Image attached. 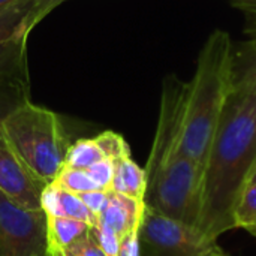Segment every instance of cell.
<instances>
[{"instance_id": "17", "label": "cell", "mask_w": 256, "mask_h": 256, "mask_svg": "<svg viewBox=\"0 0 256 256\" xmlns=\"http://www.w3.org/2000/svg\"><path fill=\"white\" fill-rule=\"evenodd\" d=\"M249 80L256 81V45L246 40L234 46V82Z\"/></svg>"}, {"instance_id": "27", "label": "cell", "mask_w": 256, "mask_h": 256, "mask_svg": "<svg viewBox=\"0 0 256 256\" xmlns=\"http://www.w3.org/2000/svg\"><path fill=\"white\" fill-rule=\"evenodd\" d=\"M16 2H20V0H0V10H3V9H6V8H9V6H12V4L16 3Z\"/></svg>"}, {"instance_id": "7", "label": "cell", "mask_w": 256, "mask_h": 256, "mask_svg": "<svg viewBox=\"0 0 256 256\" xmlns=\"http://www.w3.org/2000/svg\"><path fill=\"white\" fill-rule=\"evenodd\" d=\"M32 9V0H20L0 10V78L27 75L26 45L18 27Z\"/></svg>"}, {"instance_id": "15", "label": "cell", "mask_w": 256, "mask_h": 256, "mask_svg": "<svg viewBox=\"0 0 256 256\" xmlns=\"http://www.w3.org/2000/svg\"><path fill=\"white\" fill-rule=\"evenodd\" d=\"M232 220L236 228L246 230L256 237V184L246 186L236 204Z\"/></svg>"}, {"instance_id": "13", "label": "cell", "mask_w": 256, "mask_h": 256, "mask_svg": "<svg viewBox=\"0 0 256 256\" xmlns=\"http://www.w3.org/2000/svg\"><path fill=\"white\" fill-rule=\"evenodd\" d=\"M28 76H8L0 78V146H6L3 138L4 120L28 98Z\"/></svg>"}, {"instance_id": "3", "label": "cell", "mask_w": 256, "mask_h": 256, "mask_svg": "<svg viewBox=\"0 0 256 256\" xmlns=\"http://www.w3.org/2000/svg\"><path fill=\"white\" fill-rule=\"evenodd\" d=\"M234 88V42L228 32L213 30L196 60L182 126V153L204 168L219 118Z\"/></svg>"}, {"instance_id": "11", "label": "cell", "mask_w": 256, "mask_h": 256, "mask_svg": "<svg viewBox=\"0 0 256 256\" xmlns=\"http://www.w3.org/2000/svg\"><path fill=\"white\" fill-rule=\"evenodd\" d=\"M110 190L144 201L147 190L146 170L141 168L132 156H124L114 160V176Z\"/></svg>"}, {"instance_id": "22", "label": "cell", "mask_w": 256, "mask_h": 256, "mask_svg": "<svg viewBox=\"0 0 256 256\" xmlns=\"http://www.w3.org/2000/svg\"><path fill=\"white\" fill-rule=\"evenodd\" d=\"M72 254H75V256H108L96 243V240L92 237L90 230L86 236H82L80 240H76L70 249Z\"/></svg>"}, {"instance_id": "8", "label": "cell", "mask_w": 256, "mask_h": 256, "mask_svg": "<svg viewBox=\"0 0 256 256\" xmlns=\"http://www.w3.org/2000/svg\"><path fill=\"white\" fill-rule=\"evenodd\" d=\"M42 184L8 146H0V192L28 210L40 208Z\"/></svg>"}, {"instance_id": "18", "label": "cell", "mask_w": 256, "mask_h": 256, "mask_svg": "<svg viewBox=\"0 0 256 256\" xmlns=\"http://www.w3.org/2000/svg\"><path fill=\"white\" fill-rule=\"evenodd\" d=\"M63 2L66 0H32V9L18 27V38L27 42L30 32Z\"/></svg>"}, {"instance_id": "6", "label": "cell", "mask_w": 256, "mask_h": 256, "mask_svg": "<svg viewBox=\"0 0 256 256\" xmlns=\"http://www.w3.org/2000/svg\"><path fill=\"white\" fill-rule=\"evenodd\" d=\"M0 256H48L45 212L20 207L2 192Z\"/></svg>"}, {"instance_id": "14", "label": "cell", "mask_w": 256, "mask_h": 256, "mask_svg": "<svg viewBox=\"0 0 256 256\" xmlns=\"http://www.w3.org/2000/svg\"><path fill=\"white\" fill-rule=\"evenodd\" d=\"M102 159H105V154L99 147L96 138H81L69 146L63 165L78 170H87Z\"/></svg>"}, {"instance_id": "28", "label": "cell", "mask_w": 256, "mask_h": 256, "mask_svg": "<svg viewBox=\"0 0 256 256\" xmlns=\"http://www.w3.org/2000/svg\"><path fill=\"white\" fill-rule=\"evenodd\" d=\"M250 184H256V162L255 165H254L252 172H250V177H249V180H248V186H250Z\"/></svg>"}, {"instance_id": "19", "label": "cell", "mask_w": 256, "mask_h": 256, "mask_svg": "<svg viewBox=\"0 0 256 256\" xmlns=\"http://www.w3.org/2000/svg\"><path fill=\"white\" fill-rule=\"evenodd\" d=\"M94 138H96L99 147L102 148L105 158H108L111 160H117L120 158L130 156V148L120 134H116L112 130H105Z\"/></svg>"}, {"instance_id": "4", "label": "cell", "mask_w": 256, "mask_h": 256, "mask_svg": "<svg viewBox=\"0 0 256 256\" xmlns=\"http://www.w3.org/2000/svg\"><path fill=\"white\" fill-rule=\"evenodd\" d=\"M3 138L42 184L54 182L70 146L60 116L30 99L4 120Z\"/></svg>"}, {"instance_id": "21", "label": "cell", "mask_w": 256, "mask_h": 256, "mask_svg": "<svg viewBox=\"0 0 256 256\" xmlns=\"http://www.w3.org/2000/svg\"><path fill=\"white\" fill-rule=\"evenodd\" d=\"M87 171L102 190H110L114 176V160L105 158L98 164L92 165L90 168H87Z\"/></svg>"}, {"instance_id": "29", "label": "cell", "mask_w": 256, "mask_h": 256, "mask_svg": "<svg viewBox=\"0 0 256 256\" xmlns=\"http://www.w3.org/2000/svg\"><path fill=\"white\" fill-rule=\"evenodd\" d=\"M248 40L254 42V44L256 45V32L255 33H248Z\"/></svg>"}, {"instance_id": "12", "label": "cell", "mask_w": 256, "mask_h": 256, "mask_svg": "<svg viewBox=\"0 0 256 256\" xmlns=\"http://www.w3.org/2000/svg\"><path fill=\"white\" fill-rule=\"evenodd\" d=\"M90 225L72 218H54L46 216V244L48 254L54 250H66L86 236Z\"/></svg>"}, {"instance_id": "1", "label": "cell", "mask_w": 256, "mask_h": 256, "mask_svg": "<svg viewBox=\"0 0 256 256\" xmlns=\"http://www.w3.org/2000/svg\"><path fill=\"white\" fill-rule=\"evenodd\" d=\"M256 162V81H236L204 165L196 228L218 240L234 230L232 213Z\"/></svg>"}, {"instance_id": "9", "label": "cell", "mask_w": 256, "mask_h": 256, "mask_svg": "<svg viewBox=\"0 0 256 256\" xmlns=\"http://www.w3.org/2000/svg\"><path fill=\"white\" fill-rule=\"evenodd\" d=\"M146 212V202L108 190L106 202L99 214V220L111 226L120 237L140 230Z\"/></svg>"}, {"instance_id": "24", "label": "cell", "mask_w": 256, "mask_h": 256, "mask_svg": "<svg viewBox=\"0 0 256 256\" xmlns=\"http://www.w3.org/2000/svg\"><path fill=\"white\" fill-rule=\"evenodd\" d=\"M78 195L82 200V202L87 206V208L99 218V214L106 202L108 190H90V192H84V194H78Z\"/></svg>"}, {"instance_id": "20", "label": "cell", "mask_w": 256, "mask_h": 256, "mask_svg": "<svg viewBox=\"0 0 256 256\" xmlns=\"http://www.w3.org/2000/svg\"><path fill=\"white\" fill-rule=\"evenodd\" d=\"M90 234L92 237L96 240V243L99 244V248L106 254L108 256H117L118 255V248H120V236L108 225H105L104 222H100L98 219V222L90 226Z\"/></svg>"}, {"instance_id": "26", "label": "cell", "mask_w": 256, "mask_h": 256, "mask_svg": "<svg viewBox=\"0 0 256 256\" xmlns=\"http://www.w3.org/2000/svg\"><path fill=\"white\" fill-rule=\"evenodd\" d=\"M48 256H75V254H72L69 249H66V250H54V252H50Z\"/></svg>"}, {"instance_id": "2", "label": "cell", "mask_w": 256, "mask_h": 256, "mask_svg": "<svg viewBox=\"0 0 256 256\" xmlns=\"http://www.w3.org/2000/svg\"><path fill=\"white\" fill-rule=\"evenodd\" d=\"M189 82L171 74L162 84L154 141L146 170V206L196 226L201 212L204 168L180 150Z\"/></svg>"}, {"instance_id": "23", "label": "cell", "mask_w": 256, "mask_h": 256, "mask_svg": "<svg viewBox=\"0 0 256 256\" xmlns=\"http://www.w3.org/2000/svg\"><path fill=\"white\" fill-rule=\"evenodd\" d=\"M234 8H237L246 21L244 33H255L256 32V0H230Z\"/></svg>"}, {"instance_id": "25", "label": "cell", "mask_w": 256, "mask_h": 256, "mask_svg": "<svg viewBox=\"0 0 256 256\" xmlns=\"http://www.w3.org/2000/svg\"><path fill=\"white\" fill-rule=\"evenodd\" d=\"M140 230L130 231L120 238V248L117 256H140Z\"/></svg>"}, {"instance_id": "10", "label": "cell", "mask_w": 256, "mask_h": 256, "mask_svg": "<svg viewBox=\"0 0 256 256\" xmlns=\"http://www.w3.org/2000/svg\"><path fill=\"white\" fill-rule=\"evenodd\" d=\"M40 208L46 216L72 218L86 222L90 226L98 222V216L87 208L78 194L62 189L54 182L44 186L40 194Z\"/></svg>"}, {"instance_id": "5", "label": "cell", "mask_w": 256, "mask_h": 256, "mask_svg": "<svg viewBox=\"0 0 256 256\" xmlns=\"http://www.w3.org/2000/svg\"><path fill=\"white\" fill-rule=\"evenodd\" d=\"M140 256H226L218 240L196 226L168 218L146 206L140 226Z\"/></svg>"}, {"instance_id": "16", "label": "cell", "mask_w": 256, "mask_h": 256, "mask_svg": "<svg viewBox=\"0 0 256 256\" xmlns=\"http://www.w3.org/2000/svg\"><path fill=\"white\" fill-rule=\"evenodd\" d=\"M54 183L62 189H66L74 194H84L90 190H102L99 184L92 178L87 170H78L70 166H62Z\"/></svg>"}]
</instances>
